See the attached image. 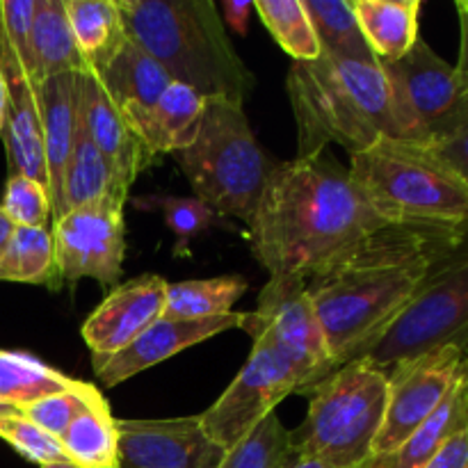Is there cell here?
<instances>
[{"label": "cell", "instance_id": "cell-22", "mask_svg": "<svg viewBox=\"0 0 468 468\" xmlns=\"http://www.w3.org/2000/svg\"><path fill=\"white\" fill-rule=\"evenodd\" d=\"M370 53L379 64L398 62L416 46L419 0H350Z\"/></svg>", "mask_w": 468, "mask_h": 468}, {"label": "cell", "instance_id": "cell-28", "mask_svg": "<svg viewBox=\"0 0 468 468\" xmlns=\"http://www.w3.org/2000/svg\"><path fill=\"white\" fill-rule=\"evenodd\" d=\"M0 282L37 283L58 291L62 274L55 259L53 233L46 229L14 227L0 259Z\"/></svg>", "mask_w": 468, "mask_h": 468}, {"label": "cell", "instance_id": "cell-31", "mask_svg": "<svg viewBox=\"0 0 468 468\" xmlns=\"http://www.w3.org/2000/svg\"><path fill=\"white\" fill-rule=\"evenodd\" d=\"M323 53L359 62H378L366 44L350 0H302Z\"/></svg>", "mask_w": 468, "mask_h": 468}, {"label": "cell", "instance_id": "cell-20", "mask_svg": "<svg viewBox=\"0 0 468 468\" xmlns=\"http://www.w3.org/2000/svg\"><path fill=\"white\" fill-rule=\"evenodd\" d=\"M204 108L206 96L181 82H172L133 133L151 158L160 154H178L199 135Z\"/></svg>", "mask_w": 468, "mask_h": 468}, {"label": "cell", "instance_id": "cell-16", "mask_svg": "<svg viewBox=\"0 0 468 468\" xmlns=\"http://www.w3.org/2000/svg\"><path fill=\"white\" fill-rule=\"evenodd\" d=\"M245 314H229L219 318L204 320H174L158 318L149 329L140 334L126 350L114 355L112 359L105 361L99 370H94L96 378L105 387H117L126 379L135 378L142 370H149L154 366L163 364L169 356L187 350V347L204 343L218 334L229 332V329H240Z\"/></svg>", "mask_w": 468, "mask_h": 468}, {"label": "cell", "instance_id": "cell-10", "mask_svg": "<svg viewBox=\"0 0 468 468\" xmlns=\"http://www.w3.org/2000/svg\"><path fill=\"white\" fill-rule=\"evenodd\" d=\"M240 329L291 366L297 378V393H311L336 370L306 292V279L270 277L259 306L245 314Z\"/></svg>", "mask_w": 468, "mask_h": 468}, {"label": "cell", "instance_id": "cell-32", "mask_svg": "<svg viewBox=\"0 0 468 468\" xmlns=\"http://www.w3.org/2000/svg\"><path fill=\"white\" fill-rule=\"evenodd\" d=\"M37 0H0V73L7 82L35 85L32 18Z\"/></svg>", "mask_w": 468, "mask_h": 468}, {"label": "cell", "instance_id": "cell-43", "mask_svg": "<svg viewBox=\"0 0 468 468\" xmlns=\"http://www.w3.org/2000/svg\"><path fill=\"white\" fill-rule=\"evenodd\" d=\"M12 231H14V224L9 222V218L3 213V208H0V259H3L5 247H7L9 238H12Z\"/></svg>", "mask_w": 468, "mask_h": 468}, {"label": "cell", "instance_id": "cell-34", "mask_svg": "<svg viewBox=\"0 0 468 468\" xmlns=\"http://www.w3.org/2000/svg\"><path fill=\"white\" fill-rule=\"evenodd\" d=\"M295 457L291 432L277 414H270L224 452L218 468H286Z\"/></svg>", "mask_w": 468, "mask_h": 468}, {"label": "cell", "instance_id": "cell-45", "mask_svg": "<svg viewBox=\"0 0 468 468\" xmlns=\"http://www.w3.org/2000/svg\"><path fill=\"white\" fill-rule=\"evenodd\" d=\"M7 103H9V87H7V80L3 78V73H0V131H3L5 117H7Z\"/></svg>", "mask_w": 468, "mask_h": 468}, {"label": "cell", "instance_id": "cell-5", "mask_svg": "<svg viewBox=\"0 0 468 468\" xmlns=\"http://www.w3.org/2000/svg\"><path fill=\"white\" fill-rule=\"evenodd\" d=\"M347 172L384 224H468V183L430 144L379 137Z\"/></svg>", "mask_w": 468, "mask_h": 468}, {"label": "cell", "instance_id": "cell-1", "mask_svg": "<svg viewBox=\"0 0 468 468\" xmlns=\"http://www.w3.org/2000/svg\"><path fill=\"white\" fill-rule=\"evenodd\" d=\"M379 227L350 172L323 151L272 169L247 229L270 277L309 279Z\"/></svg>", "mask_w": 468, "mask_h": 468}, {"label": "cell", "instance_id": "cell-9", "mask_svg": "<svg viewBox=\"0 0 468 468\" xmlns=\"http://www.w3.org/2000/svg\"><path fill=\"white\" fill-rule=\"evenodd\" d=\"M379 67L391 90L398 140L432 144L468 122V80L423 39Z\"/></svg>", "mask_w": 468, "mask_h": 468}, {"label": "cell", "instance_id": "cell-36", "mask_svg": "<svg viewBox=\"0 0 468 468\" xmlns=\"http://www.w3.org/2000/svg\"><path fill=\"white\" fill-rule=\"evenodd\" d=\"M94 393L96 387H91V384L73 382V387L67 388V391L53 393V396L41 398V400L32 402V405H26L21 410V416L30 420V423H35L37 428L44 430V432L59 439V434L85 410Z\"/></svg>", "mask_w": 468, "mask_h": 468}, {"label": "cell", "instance_id": "cell-4", "mask_svg": "<svg viewBox=\"0 0 468 468\" xmlns=\"http://www.w3.org/2000/svg\"><path fill=\"white\" fill-rule=\"evenodd\" d=\"M128 37L154 55L172 82L201 96L245 103L254 76L224 30L210 0H119Z\"/></svg>", "mask_w": 468, "mask_h": 468}, {"label": "cell", "instance_id": "cell-6", "mask_svg": "<svg viewBox=\"0 0 468 468\" xmlns=\"http://www.w3.org/2000/svg\"><path fill=\"white\" fill-rule=\"evenodd\" d=\"M199 201L218 215H229L250 227L272 163L256 140L245 103L227 96H208L197 140L174 154Z\"/></svg>", "mask_w": 468, "mask_h": 468}, {"label": "cell", "instance_id": "cell-37", "mask_svg": "<svg viewBox=\"0 0 468 468\" xmlns=\"http://www.w3.org/2000/svg\"><path fill=\"white\" fill-rule=\"evenodd\" d=\"M0 208L14 227L46 229L50 218V197L41 183L21 174H9Z\"/></svg>", "mask_w": 468, "mask_h": 468}, {"label": "cell", "instance_id": "cell-46", "mask_svg": "<svg viewBox=\"0 0 468 468\" xmlns=\"http://www.w3.org/2000/svg\"><path fill=\"white\" fill-rule=\"evenodd\" d=\"M18 414H21V410L7 405V402H0V419H9V416H18Z\"/></svg>", "mask_w": 468, "mask_h": 468}, {"label": "cell", "instance_id": "cell-23", "mask_svg": "<svg viewBox=\"0 0 468 468\" xmlns=\"http://www.w3.org/2000/svg\"><path fill=\"white\" fill-rule=\"evenodd\" d=\"M32 58L35 85L62 73L90 71L73 39L64 0H37L32 18Z\"/></svg>", "mask_w": 468, "mask_h": 468}, {"label": "cell", "instance_id": "cell-33", "mask_svg": "<svg viewBox=\"0 0 468 468\" xmlns=\"http://www.w3.org/2000/svg\"><path fill=\"white\" fill-rule=\"evenodd\" d=\"M254 9L292 62H314L323 55L302 0H256Z\"/></svg>", "mask_w": 468, "mask_h": 468}, {"label": "cell", "instance_id": "cell-39", "mask_svg": "<svg viewBox=\"0 0 468 468\" xmlns=\"http://www.w3.org/2000/svg\"><path fill=\"white\" fill-rule=\"evenodd\" d=\"M430 146L468 183V122Z\"/></svg>", "mask_w": 468, "mask_h": 468}, {"label": "cell", "instance_id": "cell-11", "mask_svg": "<svg viewBox=\"0 0 468 468\" xmlns=\"http://www.w3.org/2000/svg\"><path fill=\"white\" fill-rule=\"evenodd\" d=\"M466 370V356L452 346L437 347L387 370V411L373 446L375 460L391 457L441 407Z\"/></svg>", "mask_w": 468, "mask_h": 468}, {"label": "cell", "instance_id": "cell-8", "mask_svg": "<svg viewBox=\"0 0 468 468\" xmlns=\"http://www.w3.org/2000/svg\"><path fill=\"white\" fill-rule=\"evenodd\" d=\"M309 396V414L291 432L292 451L332 468L373 466V446L387 411V373L361 359L350 361Z\"/></svg>", "mask_w": 468, "mask_h": 468}, {"label": "cell", "instance_id": "cell-24", "mask_svg": "<svg viewBox=\"0 0 468 468\" xmlns=\"http://www.w3.org/2000/svg\"><path fill=\"white\" fill-rule=\"evenodd\" d=\"M64 5L87 69L103 71L128 39L119 5L114 0H64Z\"/></svg>", "mask_w": 468, "mask_h": 468}, {"label": "cell", "instance_id": "cell-40", "mask_svg": "<svg viewBox=\"0 0 468 468\" xmlns=\"http://www.w3.org/2000/svg\"><path fill=\"white\" fill-rule=\"evenodd\" d=\"M425 468H468V425L452 434Z\"/></svg>", "mask_w": 468, "mask_h": 468}, {"label": "cell", "instance_id": "cell-42", "mask_svg": "<svg viewBox=\"0 0 468 468\" xmlns=\"http://www.w3.org/2000/svg\"><path fill=\"white\" fill-rule=\"evenodd\" d=\"M457 14H460V59L455 67L468 80V0L457 3Z\"/></svg>", "mask_w": 468, "mask_h": 468}, {"label": "cell", "instance_id": "cell-25", "mask_svg": "<svg viewBox=\"0 0 468 468\" xmlns=\"http://www.w3.org/2000/svg\"><path fill=\"white\" fill-rule=\"evenodd\" d=\"M117 419L110 414L101 391L59 434L64 457L78 468H117Z\"/></svg>", "mask_w": 468, "mask_h": 468}, {"label": "cell", "instance_id": "cell-14", "mask_svg": "<svg viewBox=\"0 0 468 468\" xmlns=\"http://www.w3.org/2000/svg\"><path fill=\"white\" fill-rule=\"evenodd\" d=\"M117 468H218L224 457L199 416L117 419Z\"/></svg>", "mask_w": 468, "mask_h": 468}, {"label": "cell", "instance_id": "cell-27", "mask_svg": "<svg viewBox=\"0 0 468 468\" xmlns=\"http://www.w3.org/2000/svg\"><path fill=\"white\" fill-rule=\"evenodd\" d=\"M112 197L126 204L128 192L122 190L117 176H114L112 167L108 160L99 154L94 142L87 135L85 126H78L76 146H73L71 160H69L67 174H64V186H62V204H59L58 215L53 219H59L67 215L69 210L80 208V206L91 204L96 199H105Z\"/></svg>", "mask_w": 468, "mask_h": 468}, {"label": "cell", "instance_id": "cell-2", "mask_svg": "<svg viewBox=\"0 0 468 468\" xmlns=\"http://www.w3.org/2000/svg\"><path fill=\"white\" fill-rule=\"evenodd\" d=\"M452 229L384 224L306 279L336 368L359 359L410 304Z\"/></svg>", "mask_w": 468, "mask_h": 468}, {"label": "cell", "instance_id": "cell-44", "mask_svg": "<svg viewBox=\"0 0 468 468\" xmlns=\"http://www.w3.org/2000/svg\"><path fill=\"white\" fill-rule=\"evenodd\" d=\"M286 468H332V466H327L324 462H320V460H314V457H304V455H297L295 452V457H292L291 464H288Z\"/></svg>", "mask_w": 468, "mask_h": 468}, {"label": "cell", "instance_id": "cell-3", "mask_svg": "<svg viewBox=\"0 0 468 468\" xmlns=\"http://www.w3.org/2000/svg\"><path fill=\"white\" fill-rule=\"evenodd\" d=\"M286 87L297 122V158L332 144L352 155L379 137L398 140L391 90L379 62L323 53L314 62H292Z\"/></svg>", "mask_w": 468, "mask_h": 468}, {"label": "cell", "instance_id": "cell-47", "mask_svg": "<svg viewBox=\"0 0 468 468\" xmlns=\"http://www.w3.org/2000/svg\"><path fill=\"white\" fill-rule=\"evenodd\" d=\"M41 468H78L73 462L69 460H62V462H50V464H44Z\"/></svg>", "mask_w": 468, "mask_h": 468}, {"label": "cell", "instance_id": "cell-35", "mask_svg": "<svg viewBox=\"0 0 468 468\" xmlns=\"http://www.w3.org/2000/svg\"><path fill=\"white\" fill-rule=\"evenodd\" d=\"M154 204L163 210V218L167 227L172 229L176 238L174 254L187 256L190 254V242L199 238L206 229L219 222V215L213 208L199 201L197 197H154Z\"/></svg>", "mask_w": 468, "mask_h": 468}, {"label": "cell", "instance_id": "cell-12", "mask_svg": "<svg viewBox=\"0 0 468 468\" xmlns=\"http://www.w3.org/2000/svg\"><path fill=\"white\" fill-rule=\"evenodd\" d=\"M50 233L62 282L96 279L103 288L117 286L126 254L123 201L105 197L69 210Z\"/></svg>", "mask_w": 468, "mask_h": 468}, {"label": "cell", "instance_id": "cell-18", "mask_svg": "<svg viewBox=\"0 0 468 468\" xmlns=\"http://www.w3.org/2000/svg\"><path fill=\"white\" fill-rule=\"evenodd\" d=\"M44 133L46 172H48L50 219L62 204V186L80 126V73H62L35 85Z\"/></svg>", "mask_w": 468, "mask_h": 468}, {"label": "cell", "instance_id": "cell-7", "mask_svg": "<svg viewBox=\"0 0 468 468\" xmlns=\"http://www.w3.org/2000/svg\"><path fill=\"white\" fill-rule=\"evenodd\" d=\"M443 346L468 361V224L448 233L410 304L359 359L387 373Z\"/></svg>", "mask_w": 468, "mask_h": 468}, {"label": "cell", "instance_id": "cell-26", "mask_svg": "<svg viewBox=\"0 0 468 468\" xmlns=\"http://www.w3.org/2000/svg\"><path fill=\"white\" fill-rule=\"evenodd\" d=\"M468 425V370L437 411L393 452L382 460V468H425L446 446L452 434Z\"/></svg>", "mask_w": 468, "mask_h": 468}, {"label": "cell", "instance_id": "cell-21", "mask_svg": "<svg viewBox=\"0 0 468 468\" xmlns=\"http://www.w3.org/2000/svg\"><path fill=\"white\" fill-rule=\"evenodd\" d=\"M7 117H5L0 137H3L5 149H7L9 174H21V176L32 178L48 190L44 133H41L35 87L27 80H12L7 82Z\"/></svg>", "mask_w": 468, "mask_h": 468}, {"label": "cell", "instance_id": "cell-15", "mask_svg": "<svg viewBox=\"0 0 468 468\" xmlns=\"http://www.w3.org/2000/svg\"><path fill=\"white\" fill-rule=\"evenodd\" d=\"M167 282L158 274H142L117 286L82 324V341L99 370L105 361L126 350L144 329L165 314Z\"/></svg>", "mask_w": 468, "mask_h": 468}, {"label": "cell", "instance_id": "cell-29", "mask_svg": "<svg viewBox=\"0 0 468 468\" xmlns=\"http://www.w3.org/2000/svg\"><path fill=\"white\" fill-rule=\"evenodd\" d=\"M247 282L238 274H224L215 279L167 283L165 318L204 320L233 314V304L245 295Z\"/></svg>", "mask_w": 468, "mask_h": 468}, {"label": "cell", "instance_id": "cell-17", "mask_svg": "<svg viewBox=\"0 0 468 468\" xmlns=\"http://www.w3.org/2000/svg\"><path fill=\"white\" fill-rule=\"evenodd\" d=\"M80 119L90 140L112 167L122 190H131L142 169L154 158L123 122L94 71L80 73Z\"/></svg>", "mask_w": 468, "mask_h": 468}, {"label": "cell", "instance_id": "cell-41", "mask_svg": "<svg viewBox=\"0 0 468 468\" xmlns=\"http://www.w3.org/2000/svg\"><path fill=\"white\" fill-rule=\"evenodd\" d=\"M224 16H227L229 26L238 32V35H245L247 26H250V14L254 9V3H242V0H227L222 5Z\"/></svg>", "mask_w": 468, "mask_h": 468}, {"label": "cell", "instance_id": "cell-13", "mask_svg": "<svg viewBox=\"0 0 468 468\" xmlns=\"http://www.w3.org/2000/svg\"><path fill=\"white\" fill-rule=\"evenodd\" d=\"M297 393V378L291 366L268 346L254 343L247 364L227 391L199 416L206 434L229 451L250 434L274 407Z\"/></svg>", "mask_w": 468, "mask_h": 468}, {"label": "cell", "instance_id": "cell-38", "mask_svg": "<svg viewBox=\"0 0 468 468\" xmlns=\"http://www.w3.org/2000/svg\"><path fill=\"white\" fill-rule=\"evenodd\" d=\"M0 439L7 441L27 462H35L39 466L67 460L62 446H59V439L37 428L35 423L23 419L21 414L0 419Z\"/></svg>", "mask_w": 468, "mask_h": 468}, {"label": "cell", "instance_id": "cell-30", "mask_svg": "<svg viewBox=\"0 0 468 468\" xmlns=\"http://www.w3.org/2000/svg\"><path fill=\"white\" fill-rule=\"evenodd\" d=\"M73 382L76 379H69L35 356L0 350V402H7L16 410L53 393L67 391Z\"/></svg>", "mask_w": 468, "mask_h": 468}, {"label": "cell", "instance_id": "cell-19", "mask_svg": "<svg viewBox=\"0 0 468 468\" xmlns=\"http://www.w3.org/2000/svg\"><path fill=\"white\" fill-rule=\"evenodd\" d=\"M96 76L131 131L172 85V78L160 67L158 59L146 53L131 37L114 55L112 62Z\"/></svg>", "mask_w": 468, "mask_h": 468}]
</instances>
